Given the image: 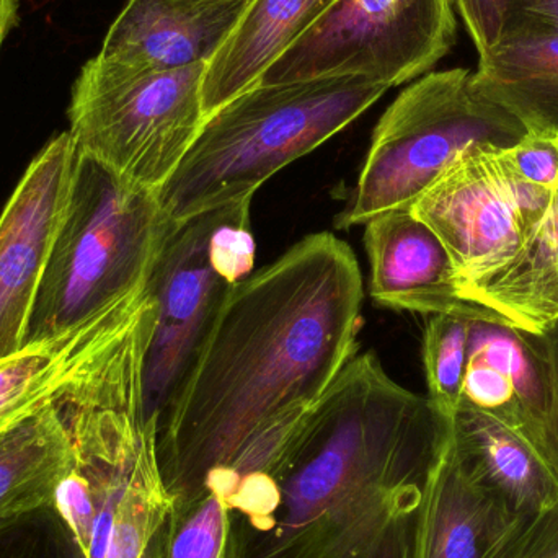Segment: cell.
<instances>
[{
	"label": "cell",
	"mask_w": 558,
	"mask_h": 558,
	"mask_svg": "<svg viewBox=\"0 0 558 558\" xmlns=\"http://www.w3.org/2000/svg\"><path fill=\"white\" fill-rule=\"evenodd\" d=\"M449 416L356 353L265 468L211 474L226 558H420Z\"/></svg>",
	"instance_id": "obj_1"
},
{
	"label": "cell",
	"mask_w": 558,
	"mask_h": 558,
	"mask_svg": "<svg viewBox=\"0 0 558 558\" xmlns=\"http://www.w3.org/2000/svg\"><path fill=\"white\" fill-rule=\"evenodd\" d=\"M363 298L354 252L330 232L232 286L157 423L173 504L196 497L252 436L320 399L357 353Z\"/></svg>",
	"instance_id": "obj_2"
},
{
	"label": "cell",
	"mask_w": 558,
	"mask_h": 558,
	"mask_svg": "<svg viewBox=\"0 0 558 558\" xmlns=\"http://www.w3.org/2000/svg\"><path fill=\"white\" fill-rule=\"evenodd\" d=\"M389 87L361 75L257 85L206 118L157 192L170 221L254 199L279 170L350 126Z\"/></svg>",
	"instance_id": "obj_3"
},
{
	"label": "cell",
	"mask_w": 558,
	"mask_h": 558,
	"mask_svg": "<svg viewBox=\"0 0 558 558\" xmlns=\"http://www.w3.org/2000/svg\"><path fill=\"white\" fill-rule=\"evenodd\" d=\"M170 226L157 192L78 153L25 344L84 327L146 288Z\"/></svg>",
	"instance_id": "obj_4"
},
{
	"label": "cell",
	"mask_w": 558,
	"mask_h": 558,
	"mask_svg": "<svg viewBox=\"0 0 558 558\" xmlns=\"http://www.w3.org/2000/svg\"><path fill=\"white\" fill-rule=\"evenodd\" d=\"M94 498L87 558H163L173 500L156 458L141 377L88 371L56 400Z\"/></svg>",
	"instance_id": "obj_5"
},
{
	"label": "cell",
	"mask_w": 558,
	"mask_h": 558,
	"mask_svg": "<svg viewBox=\"0 0 558 558\" xmlns=\"http://www.w3.org/2000/svg\"><path fill=\"white\" fill-rule=\"evenodd\" d=\"M526 136L520 121L475 88L471 69L429 72L380 118L337 226H364L384 213L410 209L464 150L507 149Z\"/></svg>",
	"instance_id": "obj_6"
},
{
	"label": "cell",
	"mask_w": 558,
	"mask_h": 558,
	"mask_svg": "<svg viewBox=\"0 0 558 558\" xmlns=\"http://www.w3.org/2000/svg\"><path fill=\"white\" fill-rule=\"evenodd\" d=\"M205 71H134L95 56L72 85L68 133L82 156L159 192L205 124Z\"/></svg>",
	"instance_id": "obj_7"
},
{
	"label": "cell",
	"mask_w": 558,
	"mask_h": 558,
	"mask_svg": "<svg viewBox=\"0 0 558 558\" xmlns=\"http://www.w3.org/2000/svg\"><path fill=\"white\" fill-rule=\"evenodd\" d=\"M456 39L452 0H337L258 85L361 75L392 88L428 74Z\"/></svg>",
	"instance_id": "obj_8"
},
{
	"label": "cell",
	"mask_w": 558,
	"mask_h": 558,
	"mask_svg": "<svg viewBox=\"0 0 558 558\" xmlns=\"http://www.w3.org/2000/svg\"><path fill=\"white\" fill-rule=\"evenodd\" d=\"M510 149L464 150L410 208L448 248L461 295L517 257L549 203L553 190L523 179Z\"/></svg>",
	"instance_id": "obj_9"
},
{
	"label": "cell",
	"mask_w": 558,
	"mask_h": 558,
	"mask_svg": "<svg viewBox=\"0 0 558 558\" xmlns=\"http://www.w3.org/2000/svg\"><path fill=\"white\" fill-rule=\"evenodd\" d=\"M221 211L172 221L149 278L157 317L146 357L144 400L156 435L219 305L238 284L213 254V232Z\"/></svg>",
	"instance_id": "obj_10"
},
{
	"label": "cell",
	"mask_w": 558,
	"mask_h": 558,
	"mask_svg": "<svg viewBox=\"0 0 558 558\" xmlns=\"http://www.w3.org/2000/svg\"><path fill=\"white\" fill-rule=\"evenodd\" d=\"M77 162L71 134L49 141L0 216V357L25 347L33 305L71 199Z\"/></svg>",
	"instance_id": "obj_11"
},
{
	"label": "cell",
	"mask_w": 558,
	"mask_h": 558,
	"mask_svg": "<svg viewBox=\"0 0 558 558\" xmlns=\"http://www.w3.org/2000/svg\"><path fill=\"white\" fill-rule=\"evenodd\" d=\"M459 405L494 416L554 469L549 366L536 335L497 315L471 318Z\"/></svg>",
	"instance_id": "obj_12"
},
{
	"label": "cell",
	"mask_w": 558,
	"mask_h": 558,
	"mask_svg": "<svg viewBox=\"0 0 558 558\" xmlns=\"http://www.w3.org/2000/svg\"><path fill=\"white\" fill-rule=\"evenodd\" d=\"M371 298L393 311L494 317L464 301L458 275L441 239L410 209H396L364 225ZM498 317V315H497Z\"/></svg>",
	"instance_id": "obj_13"
},
{
	"label": "cell",
	"mask_w": 558,
	"mask_h": 558,
	"mask_svg": "<svg viewBox=\"0 0 558 558\" xmlns=\"http://www.w3.org/2000/svg\"><path fill=\"white\" fill-rule=\"evenodd\" d=\"M251 0H128L97 58L134 71L208 64Z\"/></svg>",
	"instance_id": "obj_14"
},
{
	"label": "cell",
	"mask_w": 558,
	"mask_h": 558,
	"mask_svg": "<svg viewBox=\"0 0 558 558\" xmlns=\"http://www.w3.org/2000/svg\"><path fill=\"white\" fill-rule=\"evenodd\" d=\"M474 85L531 136L558 137V23L513 10Z\"/></svg>",
	"instance_id": "obj_15"
},
{
	"label": "cell",
	"mask_w": 558,
	"mask_h": 558,
	"mask_svg": "<svg viewBox=\"0 0 558 558\" xmlns=\"http://www.w3.org/2000/svg\"><path fill=\"white\" fill-rule=\"evenodd\" d=\"M449 448L469 478L517 517L558 504V475L523 436L487 413L459 405L449 416Z\"/></svg>",
	"instance_id": "obj_16"
},
{
	"label": "cell",
	"mask_w": 558,
	"mask_h": 558,
	"mask_svg": "<svg viewBox=\"0 0 558 558\" xmlns=\"http://www.w3.org/2000/svg\"><path fill=\"white\" fill-rule=\"evenodd\" d=\"M147 286L84 327L0 357V433L52 405L82 366L126 324Z\"/></svg>",
	"instance_id": "obj_17"
},
{
	"label": "cell",
	"mask_w": 558,
	"mask_h": 558,
	"mask_svg": "<svg viewBox=\"0 0 558 558\" xmlns=\"http://www.w3.org/2000/svg\"><path fill=\"white\" fill-rule=\"evenodd\" d=\"M337 0H251L225 45L206 64L205 117L260 84L268 69Z\"/></svg>",
	"instance_id": "obj_18"
},
{
	"label": "cell",
	"mask_w": 558,
	"mask_h": 558,
	"mask_svg": "<svg viewBox=\"0 0 558 558\" xmlns=\"http://www.w3.org/2000/svg\"><path fill=\"white\" fill-rule=\"evenodd\" d=\"M518 518L465 475L448 438L426 495L420 558H487Z\"/></svg>",
	"instance_id": "obj_19"
},
{
	"label": "cell",
	"mask_w": 558,
	"mask_h": 558,
	"mask_svg": "<svg viewBox=\"0 0 558 558\" xmlns=\"http://www.w3.org/2000/svg\"><path fill=\"white\" fill-rule=\"evenodd\" d=\"M462 298L514 327L541 333L558 318V179L543 218L517 257Z\"/></svg>",
	"instance_id": "obj_20"
},
{
	"label": "cell",
	"mask_w": 558,
	"mask_h": 558,
	"mask_svg": "<svg viewBox=\"0 0 558 558\" xmlns=\"http://www.w3.org/2000/svg\"><path fill=\"white\" fill-rule=\"evenodd\" d=\"M74 462L56 403L0 433V520L54 504Z\"/></svg>",
	"instance_id": "obj_21"
},
{
	"label": "cell",
	"mask_w": 558,
	"mask_h": 558,
	"mask_svg": "<svg viewBox=\"0 0 558 558\" xmlns=\"http://www.w3.org/2000/svg\"><path fill=\"white\" fill-rule=\"evenodd\" d=\"M471 318L458 314L432 315L423 338L428 397L448 416L461 402Z\"/></svg>",
	"instance_id": "obj_22"
},
{
	"label": "cell",
	"mask_w": 558,
	"mask_h": 558,
	"mask_svg": "<svg viewBox=\"0 0 558 558\" xmlns=\"http://www.w3.org/2000/svg\"><path fill=\"white\" fill-rule=\"evenodd\" d=\"M229 511L209 488L196 497L173 504L163 558H226Z\"/></svg>",
	"instance_id": "obj_23"
},
{
	"label": "cell",
	"mask_w": 558,
	"mask_h": 558,
	"mask_svg": "<svg viewBox=\"0 0 558 558\" xmlns=\"http://www.w3.org/2000/svg\"><path fill=\"white\" fill-rule=\"evenodd\" d=\"M0 558H87L54 505L0 520Z\"/></svg>",
	"instance_id": "obj_24"
},
{
	"label": "cell",
	"mask_w": 558,
	"mask_h": 558,
	"mask_svg": "<svg viewBox=\"0 0 558 558\" xmlns=\"http://www.w3.org/2000/svg\"><path fill=\"white\" fill-rule=\"evenodd\" d=\"M487 558H558V504L518 518Z\"/></svg>",
	"instance_id": "obj_25"
},
{
	"label": "cell",
	"mask_w": 558,
	"mask_h": 558,
	"mask_svg": "<svg viewBox=\"0 0 558 558\" xmlns=\"http://www.w3.org/2000/svg\"><path fill=\"white\" fill-rule=\"evenodd\" d=\"M465 29L471 35L478 58L487 54L501 38L514 0H452Z\"/></svg>",
	"instance_id": "obj_26"
},
{
	"label": "cell",
	"mask_w": 558,
	"mask_h": 558,
	"mask_svg": "<svg viewBox=\"0 0 558 558\" xmlns=\"http://www.w3.org/2000/svg\"><path fill=\"white\" fill-rule=\"evenodd\" d=\"M523 179L543 189L554 190L558 179V137L531 136L510 149Z\"/></svg>",
	"instance_id": "obj_27"
},
{
	"label": "cell",
	"mask_w": 558,
	"mask_h": 558,
	"mask_svg": "<svg viewBox=\"0 0 558 558\" xmlns=\"http://www.w3.org/2000/svg\"><path fill=\"white\" fill-rule=\"evenodd\" d=\"M536 335V333H534ZM549 366L550 432H553V461L558 475V318L536 335Z\"/></svg>",
	"instance_id": "obj_28"
},
{
	"label": "cell",
	"mask_w": 558,
	"mask_h": 558,
	"mask_svg": "<svg viewBox=\"0 0 558 558\" xmlns=\"http://www.w3.org/2000/svg\"><path fill=\"white\" fill-rule=\"evenodd\" d=\"M513 10L558 23V0H514Z\"/></svg>",
	"instance_id": "obj_29"
},
{
	"label": "cell",
	"mask_w": 558,
	"mask_h": 558,
	"mask_svg": "<svg viewBox=\"0 0 558 558\" xmlns=\"http://www.w3.org/2000/svg\"><path fill=\"white\" fill-rule=\"evenodd\" d=\"M20 20V0H0V49Z\"/></svg>",
	"instance_id": "obj_30"
}]
</instances>
